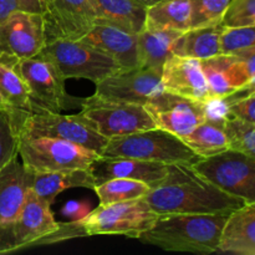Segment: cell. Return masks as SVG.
<instances>
[{
	"label": "cell",
	"instance_id": "31",
	"mask_svg": "<svg viewBox=\"0 0 255 255\" xmlns=\"http://www.w3.org/2000/svg\"><path fill=\"white\" fill-rule=\"evenodd\" d=\"M231 0H191V27L222 22Z\"/></svg>",
	"mask_w": 255,
	"mask_h": 255
},
{
	"label": "cell",
	"instance_id": "21",
	"mask_svg": "<svg viewBox=\"0 0 255 255\" xmlns=\"http://www.w3.org/2000/svg\"><path fill=\"white\" fill-rule=\"evenodd\" d=\"M218 253L255 255V202L229 214Z\"/></svg>",
	"mask_w": 255,
	"mask_h": 255
},
{
	"label": "cell",
	"instance_id": "5",
	"mask_svg": "<svg viewBox=\"0 0 255 255\" xmlns=\"http://www.w3.org/2000/svg\"><path fill=\"white\" fill-rule=\"evenodd\" d=\"M76 117L107 139L156 127L143 105L104 100L92 95L81 101Z\"/></svg>",
	"mask_w": 255,
	"mask_h": 255
},
{
	"label": "cell",
	"instance_id": "16",
	"mask_svg": "<svg viewBox=\"0 0 255 255\" xmlns=\"http://www.w3.org/2000/svg\"><path fill=\"white\" fill-rule=\"evenodd\" d=\"M162 89L171 94L208 104L211 101L201 60L172 55L162 67Z\"/></svg>",
	"mask_w": 255,
	"mask_h": 255
},
{
	"label": "cell",
	"instance_id": "24",
	"mask_svg": "<svg viewBox=\"0 0 255 255\" xmlns=\"http://www.w3.org/2000/svg\"><path fill=\"white\" fill-rule=\"evenodd\" d=\"M224 29L223 22L188 29L174 42L173 55L204 60L222 54L221 40Z\"/></svg>",
	"mask_w": 255,
	"mask_h": 255
},
{
	"label": "cell",
	"instance_id": "35",
	"mask_svg": "<svg viewBox=\"0 0 255 255\" xmlns=\"http://www.w3.org/2000/svg\"><path fill=\"white\" fill-rule=\"evenodd\" d=\"M228 104V115L255 125V94L244 96H229L224 99Z\"/></svg>",
	"mask_w": 255,
	"mask_h": 255
},
{
	"label": "cell",
	"instance_id": "27",
	"mask_svg": "<svg viewBox=\"0 0 255 255\" xmlns=\"http://www.w3.org/2000/svg\"><path fill=\"white\" fill-rule=\"evenodd\" d=\"M181 139L199 158L216 156L229 149L228 138L223 129V121L217 120L207 119Z\"/></svg>",
	"mask_w": 255,
	"mask_h": 255
},
{
	"label": "cell",
	"instance_id": "13",
	"mask_svg": "<svg viewBox=\"0 0 255 255\" xmlns=\"http://www.w3.org/2000/svg\"><path fill=\"white\" fill-rule=\"evenodd\" d=\"M41 15L47 42L80 40L97 20L92 0H45Z\"/></svg>",
	"mask_w": 255,
	"mask_h": 255
},
{
	"label": "cell",
	"instance_id": "38",
	"mask_svg": "<svg viewBox=\"0 0 255 255\" xmlns=\"http://www.w3.org/2000/svg\"><path fill=\"white\" fill-rule=\"evenodd\" d=\"M16 10H21L17 0H0V24Z\"/></svg>",
	"mask_w": 255,
	"mask_h": 255
},
{
	"label": "cell",
	"instance_id": "20",
	"mask_svg": "<svg viewBox=\"0 0 255 255\" xmlns=\"http://www.w3.org/2000/svg\"><path fill=\"white\" fill-rule=\"evenodd\" d=\"M80 40L109 55L122 71L138 67L137 34L116 25L97 21Z\"/></svg>",
	"mask_w": 255,
	"mask_h": 255
},
{
	"label": "cell",
	"instance_id": "4",
	"mask_svg": "<svg viewBox=\"0 0 255 255\" xmlns=\"http://www.w3.org/2000/svg\"><path fill=\"white\" fill-rule=\"evenodd\" d=\"M158 214L143 198L100 204L79 219L82 237L125 236L138 239L156 223Z\"/></svg>",
	"mask_w": 255,
	"mask_h": 255
},
{
	"label": "cell",
	"instance_id": "8",
	"mask_svg": "<svg viewBox=\"0 0 255 255\" xmlns=\"http://www.w3.org/2000/svg\"><path fill=\"white\" fill-rule=\"evenodd\" d=\"M17 153L32 172L89 168L100 153L84 146L50 137H17Z\"/></svg>",
	"mask_w": 255,
	"mask_h": 255
},
{
	"label": "cell",
	"instance_id": "39",
	"mask_svg": "<svg viewBox=\"0 0 255 255\" xmlns=\"http://www.w3.org/2000/svg\"><path fill=\"white\" fill-rule=\"evenodd\" d=\"M17 2L20 9L25 11L37 12V14H42L44 11L45 0H17Z\"/></svg>",
	"mask_w": 255,
	"mask_h": 255
},
{
	"label": "cell",
	"instance_id": "1",
	"mask_svg": "<svg viewBox=\"0 0 255 255\" xmlns=\"http://www.w3.org/2000/svg\"><path fill=\"white\" fill-rule=\"evenodd\" d=\"M144 201L161 214H226L246 204L242 198L222 191L193 164L176 162L167 164V174L151 188Z\"/></svg>",
	"mask_w": 255,
	"mask_h": 255
},
{
	"label": "cell",
	"instance_id": "26",
	"mask_svg": "<svg viewBox=\"0 0 255 255\" xmlns=\"http://www.w3.org/2000/svg\"><path fill=\"white\" fill-rule=\"evenodd\" d=\"M17 59L0 56V96L6 110L15 114L34 112L29 90L15 67Z\"/></svg>",
	"mask_w": 255,
	"mask_h": 255
},
{
	"label": "cell",
	"instance_id": "25",
	"mask_svg": "<svg viewBox=\"0 0 255 255\" xmlns=\"http://www.w3.org/2000/svg\"><path fill=\"white\" fill-rule=\"evenodd\" d=\"M96 22H107L138 34L146 22L147 7L133 0H92Z\"/></svg>",
	"mask_w": 255,
	"mask_h": 255
},
{
	"label": "cell",
	"instance_id": "32",
	"mask_svg": "<svg viewBox=\"0 0 255 255\" xmlns=\"http://www.w3.org/2000/svg\"><path fill=\"white\" fill-rule=\"evenodd\" d=\"M17 156V133L9 110H0V168Z\"/></svg>",
	"mask_w": 255,
	"mask_h": 255
},
{
	"label": "cell",
	"instance_id": "36",
	"mask_svg": "<svg viewBox=\"0 0 255 255\" xmlns=\"http://www.w3.org/2000/svg\"><path fill=\"white\" fill-rule=\"evenodd\" d=\"M234 55H237V56L244 62L247 71H248L249 80H251L248 89L244 90V91H239V92H246V95H248L255 90V47L242 50V51L236 52Z\"/></svg>",
	"mask_w": 255,
	"mask_h": 255
},
{
	"label": "cell",
	"instance_id": "29",
	"mask_svg": "<svg viewBox=\"0 0 255 255\" xmlns=\"http://www.w3.org/2000/svg\"><path fill=\"white\" fill-rule=\"evenodd\" d=\"M100 199V204H111L117 202L143 198L151 191L144 182L129 178H112L94 188Z\"/></svg>",
	"mask_w": 255,
	"mask_h": 255
},
{
	"label": "cell",
	"instance_id": "11",
	"mask_svg": "<svg viewBox=\"0 0 255 255\" xmlns=\"http://www.w3.org/2000/svg\"><path fill=\"white\" fill-rule=\"evenodd\" d=\"M50 204L30 189L27 198L16 218L0 232V254L32 247L57 231Z\"/></svg>",
	"mask_w": 255,
	"mask_h": 255
},
{
	"label": "cell",
	"instance_id": "37",
	"mask_svg": "<svg viewBox=\"0 0 255 255\" xmlns=\"http://www.w3.org/2000/svg\"><path fill=\"white\" fill-rule=\"evenodd\" d=\"M89 206L84 202L77 201H70L62 207L61 214L70 221H79V219L84 218L86 214H89Z\"/></svg>",
	"mask_w": 255,
	"mask_h": 255
},
{
	"label": "cell",
	"instance_id": "30",
	"mask_svg": "<svg viewBox=\"0 0 255 255\" xmlns=\"http://www.w3.org/2000/svg\"><path fill=\"white\" fill-rule=\"evenodd\" d=\"M223 129L228 138L229 148L255 159V125L228 116L223 121Z\"/></svg>",
	"mask_w": 255,
	"mask_h": 255
},
{
	"label": "cell",
	"instance_id": "12",
	"mask_svg": "<svg viewBox=\"0 0 255 255\" xmlns=\"http://www.w3.org/2000/svg\"><path fill=\"white\" fill-rule=\"evenodd\" d=\"M156 127L182 138L208 119L207 104L164 90L144 105Z\"/></svg>",
	"mask_w": 255,
	"mask_h": 255
},
{
	"label": "cell",
	"instance_id": "3",
	"mask_svg": "<svg viewBox=\"0 0 255 255\" xmlns=\"http://www.w3.org/2000/svg\"><path fill=\"white\" fill-rule=\"evenodd\" d=\"M100 156L129 157L166 164L176 162L194 164L199 159L178 136L158 127L110 138Z\"/></svg>",
	"mask_w": 255,
	"mask_h": 255
},
{
	"label": "cell",
	"instance_id": "42",
	"mask_svg": "<svg viewBox=\"0 0 255 255\" xmlns=\"http://www.w3.org/2000/svg\"><path fill=\"white\" fill-rule=\"evenodd\" d=\"M251 94H255V90H254V91H252V92H251Z\"/></svg>",
	"mask_w": 255,
	"mask_h": 255
},
{
	"label": "cell",
	"instance_id": "40",
	"mask_svg": "<svg viewBox=\"0 0 255 255\" xmlns=\"http://www.w3.org/2000/svg\"><path fill=\"white\" fill-rule=\"evenodd\" d=\"M133 1H136L137 4L142 5V6L148 7V6H152V5L157 4V2L162 1V0H133Z\"/></svg>",
	"mask_w": 255,
	"mask_h": 255
},
{
	"label": "cell",
	"instance_id": "22",
	"mask_svg": "<svg viewBox=\"0 0 255 255\" xmlns=\"http://www.w3.org/2000/svg\"><path fill=\"white\" fill-rule=\"evenodd\" d=\"M95 188L90 168H66L52 172H34L31 189L39 198L51 206L56 196L70 188Z\"/></svg>",
	"mask_w": 255,
	"mask_h": 255
},
{
	"label": "cell",
	"instance_id": "33",
	"mask_svg": "<svg viewBox=\"0 0 255 255\" xmlns=\"http://www.w3.org/2000/svg\"><path fill=\"white\" fill-rule=\"evenodd\" d=\"M255 47V25L244 27H226L222 35V54H236Z\"/></svg>",
	"mask_w": 255,
	"mask_h": 255
},
{
	"label": "cell",
	"instance_id": "14",
	"mask_svg": "<svg viewBox=\"0 0 255 255\" xmlns=\"http://www.w3.org/2000/svg\"><path fill=\"white\" fill-rule=\"evenodd\" d=\"M162 70L136 67L119 71L96 84L94 95L104 100L146 105L161 92Z\"/></svg>",
	"mask_w": 255,
	"mask_h": 255
},
{
	"label": "cell",
	"instance_id": "6",
	"mask_svg": "<svg viewBox=\"0 0 255 255\" xmlns=\"http://www.w3.org/2000/svg\"><path fill=\"white\" fill-rule=\"evenodd\" d=\"M37 55L54 62L65 79H86L95 85L122 71L112 57L82 40H52Z\"/></svg>",
	"mask_w": 255,
	"mask_h": 255
},
{
	"label": "cell",
	"instance_id": "28",
	"mask_svg": "<svg viewBox=\"0 0 255 255\" xmlns=\"http://www.w3.org/2000/svg\"><path fill=\"white\" fill-rule=\"evenodd\" d=\"M144 25L187 31L191 27V0H162L148 6Z\"/></svg>",
	"mask_w": 255,
	"mask_h": 255
},
{
	"label": "cell",
	"instance_id": "7",
	"mask_svg": "<svg viewBox=\"0 0 255 255\" xmlns=\"http://www.w3.org/2000/svg\"><path fill=\"white\" fill-rule=\"evenodd\" d=\"M17 137H50L65 139L101 153L109 139L80 121L76 115L34 111L30 114L10 112Z\"/></svg>",
	"mask_w": 255,
	"mask_h": 255
},
{
	"label": "cell",
	"instance_id": "9",
	"mask_svg": "<svg viewBox=\"0 0 255 255\" xmlns=\"http://www.w3.org/2000/svg\"><path fill=\"white\" fill-rule=\"evenodd\" d=\"M15 67L29 90L34 111L61 112L82 100L74 99L65 90V77L56 65L45 57L36 56L17 60Z\"/></svg>",
	"mask_w": 255,
	"mask_h": 255
},
{
	"label": "cell",
	"instance_id": "10",
	"mask_svg": "<svg viewBox=\"0 0 255 255\" xmlns=\"http://www.w3.org/2000/svg\"><path fill=\"white\" fill-rule=\"evenodd\" d=\"M194 168L227 193L255 202V159L242 152L227 149L216 156L199 158Z\"/></svg>",
	"mask_w": 255,
	"mask_h": 255
},
{
	"label": "cell",
	"instance_id": "23",
	"mask_svg": "<svg viewBox=\"0 0 255 255\" xmlns=\"http://www.w3.org/2000/svg\"><path fill=\"white\" fill-rule=\"evenodd\" d=\"M181 31L144 25L137 34L138 67L162 70L164 62L173 55L174 42Z\"/></svg>",
	"mask_w": 255,
	"mask_h": 255
},
{
	"label": "cell",
	"instance_id": "15",
	"mask_svg": "<svg viewBox=\"0 0 255 255\" xmlns=\"http://www.w3.org/2000/svg\"><path fill=\"white\" fill-rule=\"evenodd\" d=\"M46 42L41 14L16 10L0 24V56L34 57Z\"/></svg>",
	"mask_w": 255,
	"mask_h": 255
},
{
	"label": "cell",
	"instance_id": "2",
	"mask_svg": "<svg viewBox=\"0 0 255 255\" xmlns=\"http://www.w3.org/2000/svg\"><path fill=\"white\" fill-rule=\"evenodd\" d=\"M228 217L226 214H161L138 239L167 252L218 253Z\"/></svg>",
	"mask_w": 255,
	"mask_h": 255
},
{
	"label": "cell",
	"instance_id": "19",
	"mask_svg": "<svg viewBox=\"0 0 255 255\" xmlns=\"http://www.w3.org/2000/svg\"><path fill=\"white\" fill-rule=\"evenodd\" d=\"M34 172L19 161V153L0 168V232L21 211L32 186Z\"/></svg>",
	"mask_w": 255,
	"mask_h": 255
},
{
	"label": "cell",
	"instance_id": "41",
	"mask_svg": "<svg viewBox=\"0 0 255 255\" xmlns=\"http://www.w3.org/2000/svg\"><path fill=\"white\" fill-rule=\"evenodd\" d=\"M0 110H6V106H5L4 101H2L1 96H0Z\"/></svg>",
	"mask_w": 255,
	"mask_h": 255
},
{
	"label": "cell",
	"instance_id": "17",
	"mask_svg": "<svg viewBox=\"0 0 255 255\" xmlns=\"http://www.w3.org/2000/svg\"><path fill=\"white\" fill-rule=\"evenodd\" d=\"M95 179V187L112 178H129L156 187L167 174V164L129 157L100 156L89 167Z\"/></svg>",
	"mask_w": 255,
	"mask_h": 255
},
{
	"label": "cell",
	"instance_id": "18",
	"mask_svg": "<svg viewBox=\"0 0 255 255\" xmlns=\"http://www.w3.org/2000/svg\"><path fill=\"white\" fill-rule=\"evenodd\" d=\"M201 65L208 84L211 101L227 99L248 89L251 82L248 71L237 55L219 54L201 60Z\"/></svg>",
	"mask_w": 255,
	"mask_h": 255
},
{
	"label": "cell",
	"instance_id": "34",
	"mask_svg": "<svg viewBox=\"0 0 255 255\" xmlns=\"http://www.w3.org/2000/svg\"><path fill=\"white\" fill-rule=\"evenodd\" d=\"M222 22L226 27L255 25V0H231Z\"/></svg>",
	"mask_w": 255,
	"mask_h": 255
}]
</instances>
